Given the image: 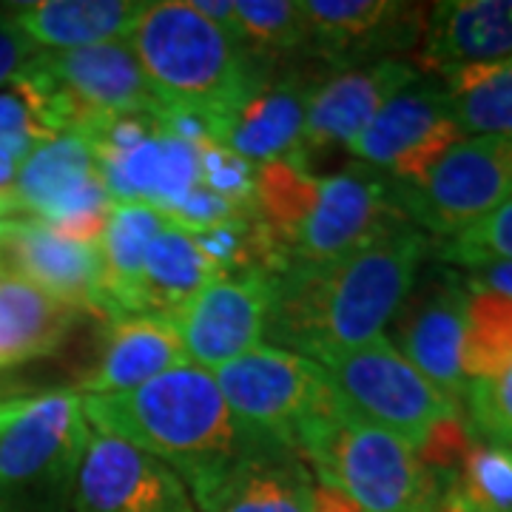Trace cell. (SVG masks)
<instances>
[{"label": "cell", "instance_id": "cell-1", "mask_svg": "<svg viewBox=\"0 0 512 512\" xmlns=\"http://www.w3.org/2000/svg\"><path fill=\"white\" fill-rule=\"evenodd\" d=\"M427 251L430 239L407 222L336 262L285 268L274 276L265 336L319 365L382 339Z\"/></svg>", "mask_w": 512, "mask_h": 512}, {"label": "cell", "instance_id": "cell-2", "mask_svg": "<svg viewBox=\"0 0 512 512\" xmlns=\"http://www.w3.org/2000/svg\"><path fill=\"white\" fill-rule=\"evenodd\" d=\"M94 433L123 439L183 478L194 507L262 441L251 439L208 370L183 365L126 393L83 396Z\"/></svg>", "mask_w": 512, "mask_h": 512}, {"label": "cell", "instance_id": "cell-3", "mask_svg": "<svg viewBox=\"0 0 512 512\" xmlns=\"http://www.w3.org/2000/svg\"><path fill=\"white\" fill-rule=\"evenodd\" d=\"M128 46L163 106L208 111L222 126L276 63L251 55L183 0L148 3Z\"/></svg>", "mask_w": 512, "mask_h": 512}, {"label": "cell", "instance_id": "cell-4", "mask_svg": "<svg viewBox=\"0 0 512 512\" xmlns=\"http://www.w3.org/2000/svg\"><path fill=\"white\" fill-rule=\"evenodd\" d=\"M319 484L348 495L359 512H441L453 478L427 470L416 447L333 407L296 441Z\"/></svg>", "mask_w": 512, "mask_h": 512}, {"label": "cell", "instance_id": "cell-5", "mask_svg": "<svg viewBox=\"0 0 512 512\" xmlns=\"http://www.w3.org/2000/svg\"><path fill=\"white\" fill-rule=\"evenodd\" d=\"M92 433L77 390L9 396L0 410V512H72Z\"/></svg>", "mask_w": 512, "mask_h": 512}, {"label": "cell", "instance_id": "cell-6", "mask_svg": "<svg viewBox=\"0 0 512 512\" xmlns=\"http://www.w3.org/2000/svg\"><path fill=\"white\" fill-rule=\"evenodd\" d=\"M211 376L251 439L288 450L313 419L339 407L325 367L276 345H256Z\"/></svg>", "mask_w": 512, "mask_h": 512}, {"label": "cell", "instance_id": "cell-7", "mask_svg": "<svg viewBox=\"0 0 512 512\" xmlns=\"http://www.w3.org/2000/svg\"><path fill=\"white\" fill-rule=\"evenodd\" d=\"M325 376L345 413L419 447L424 436L461 404L444 396L382 336L325 362Z\"/></svg>", "mask_w": 512, "mask_h": 512}, {"label": "cell", "instance_id": "cell-8", "mask_svg": "<svg viewBox=\"0 0 512 512\" xmlns=\"http://www.w3.org/2000/svg\"><path fill=\"white\" fill-rule=\"evenodd\" d=\"M404 220L456 237L512 197V137H464L416 183H393Z\"/></svg>", "mask_w": 512, "mask_h": 512}, {"label": "cell", "instance_id": "cell-9", "mask_svg": "<svg viewBox=\"0 0 512 512\" xmlns=\"http://www.w3.org/2000/svg\"><path fill=\"white\" fill-rule=\"evenodd\" d=\"M458 140L464 134L450 114L444 83L419 74L384 103L348 151L393 183H416Z\"/></svg>", "mask_w": 512, "mask_h": 512}, {"label": "cell", "instance_id": "cell-10", "mask_svg": "<svg viewBox=\"0 0 512 512\" xmlns=\"http://www.w3.org/2000/svg\"><path fill=\"white\" fill-rule=\"evenodd\" d=\"M399 225L407 220L393 197V180L365 163L350 165L319 180L311 214L293 239L291 265L336 262Z\"/></svg>", "mask_w": 512, "mask_h": 512}, {"label": "cell", "instance_id": "cell-11", "mask_svg": "<svg viewBox=\"0 0 512 512\" xmlns=\"http://www.w3.org/2000/svg\"><path fill=\"white\" fill-rule=\"evenodd\" d=\"M274 299V276L239 271L214 279L168 322L183 342L188 362L214 373L265 339Z\"/></svg>", "mask_w": 512, "mask_h": 512}, {"label": "cell", "instance_id": "cell-12", "mask_svg": "<svg viewBox=\"0 0 512 512\" xmlns=\"http://www.w3.org/2000/svg\"><path fill=\"white\" fill-rule=\"evenodd\" d=\"M305 52L339 72L410 49L427 26L413 3L387 0H302Z\"/></svg>", "mask_w": 512, "mask_h": 512}, {"label": "cell", "instance_id": "cell-13", "mask_svg": "<svg viewBox=\"0 0 512 512\" xmlns=\"http://www.w3.org/2000/svg\"><path fill=\"white\" fill-rule=\"evenodd\" d=\"M72 512H197L168 464L114 436L92 433L74 481Z\"/></svg>", "mask_w": 512, "mask_h": 512}, {"label": "cell", "instance_id": "cell-14", "mask_svg": "<svg viewBox=\"0 0 512 512\" xmlns=\"http://www.w3.org/2000/svg\"><path fill=\"white\" fill-rule=\"evenodd\" d=\"M0 268L23 276L80 313H94L111 322L103 296L100 245H83L60 237L43 222L15 217L0 222Z\"/></svg>", "mask_w": 512, "mask_h": 512}, {"label": "cell", "instance_id": "cell-15", "mask_svg": "<svg viewBox=\"0 0 512 512\" xmlns=\"http://www.w3.org/2000/svg\"><path fill=\"white\" fill-rule=\"evenodd\" d=\"M32 66L77 111V126L97 114H157L160 100L126 40L83 49L37 52ZM74 126V128H77Z\"/></svg>", "mask_w": 512, "mask_h": 512}, {"label": "cell", "instance_id": "cell-16", "mask_svg": "<svg viewBox=\"0 0 512 512\" xmlns=\"http://www.w3.org/2000/svg\"><path fill=\"white\" fill-rule=\"evenodd\" d=\"M467 285L444 274L407 296L396 313L393 348L433 382L444 396L461 404L467 393L464 333H467Z\"/></svg>", "mask_w": 512, "mask_h": 512}, {"label": "cell", "instance_id": "cell-17", "mask_svg": "<svg viewBox=\"0 0 512 512\" xmlns=\"http://www.w3.org/2000/svg\"><path fill=\"white\" fill-rule=\"evenodd\" d=\"M413 77H419L416 66L399 57L319 77L308 103L302 140L291 160L308 168L311 154L333 146H350L384 103L402 92Z\"/></svg>", "mask_w": 512, "mask_h": 512}, {"label": "cell", "instance_id": "cell-18", "mask_svg": "<svg viewBox=\"0 0 512 512\" xmlns=\"http://www.w3.org/2000/svg\"><path fill=\"white\" fill-rule=\"evenodd\" d=\"M316 83L319 77L311 72L274 63L259 77L248 97L228 114L220 146L231 148L254 165L291 160L305 131Z\"/></svg>", "mask_w": 512, "mask_h": 512}, {"label": "cell", "instance_id": "cell-19", "mask_svg": "<svg viewBox=\"0 0 512 512\" xmlns=\"http://www.w3.org/2000/svg\"><path fill=\"white\" fill-rule=\"evenodd\" d=\"M510 57L512 0H447L427 15L419 66L436 77Z\"/></svg>", "mask_w": 512, "mask_h": 512}, {"label": "cell", "instance_id": "cell-20", "mask_svg": "<svg viewBox=\"0 0 512 512\" xmlns=\"http://www.w3.org/2000/svg\"><path fill=\"white\" fill-rule=\"evenodd\" d=\"M191 365L174 325L165 316L131 313L111 322L100 362L80 382V396L126 393L163 376L174 367Z\"/></svg>", "mask_w": 512, "mask_h": 512}, {"label": "cell", "instance_id": "cell-21", "mask_svg": "<svg viewBox=\"0 0 512 512\" xmlns=\"http://www.w3.org/2000/svg\"><path fill=\"white\" fill-rule=\"evenodd\" d=\"M311 467L296 450L256 444L197 512H313Z\"/></svg>", "mask_w": 512, "mask_h": 512}, {"label": "cell", "instance_id": "cell-22", "mask_svg": "<svg viewBox=\"0 0 512 512\" xmlns=\"http://www.w3.org/2000/svg\"><path fill=\"white\" fill-rule=\"evenodd\" d=\"M140 0H40L20 3L12 18L40 52L126 40L146 12Z\"/></svg>", "mask_w": 512, "mask_h": 512}, {"label": "cell", "instance_id": "cell-23", "mask_svg": "<svg viewBox=\"0 0 512 512\" xmlns=\"http://www.w3.org/2000/svg\"><path fill=\"white\" fill-rule=\"evenodd\" d=\"M83 313L0 268V367L52 356Z\"/></svg>", "mask_w": 512, "mask_h": 512}, {"label": "cell", "instance_id": "cell-24", "mask_svg": "<svg viewBox=\"0 0 512 512\" xmlns=\"http://www.w3.org/2000/svg\"><path fill=\"white\" fill-rule=\"evenodd\" d=\"M77 126V111L32 60L0 86V157L23 165L37 146Z\"/></svg>", "mask_w": 512, "mask_h": 512}, {"label": "cell", "instance_id": "cell-25", "mask_svg": "<svg viewBox=\"0 0 512 512\" xmlns=\"http://www.w3.org/2000/svg\"><path fill=\"white\" fill-rule=\"evenodd\" d=\"M168 225L171 222L165 220V214L146 202H123L111 208L103 239L97 242L103 256V296L111 322L140 313V279L148 245Z\"/></svg>", "mask_w": 512, "mask_h": 512}, {"label": "cell", "instance_id": "cell-26", "mask_svg": "<svg viewBox=\"0 0 512 512\" xmlns=\"http://www.w3.org/2000/svg\"><path fill=\"white\" fill-rule=\"evenodd\" d=\"M220 276L214 262L200 251L194 234L168 225L148 245L140 279V313L171 319L185 302H191Z\"/></svg>", "mask_w": 512, "mask_h": 512}, {"label": "cell", "instance_id": "cell-27", "mask_svg": "<svg viewBox=\"0 0 512 512\" xmlns=\"http://www.w3.org/2000/svg\"><path fill=\"white\" fill-rule=\"evenodd\" d=\"M319 180L322 177H313L311 168H305L296 160L256 165L254 220L259 222L268 242L274 245L285 268L291 265L293 239L316 202Z\"/></svg>", "mask_w": 512, "mask_h": 512}, {"label": "cell", "instance_id": "cell-28", "mask_svg": "<svg viewBox=\"0 0 512 512\" xmlns=\"http://www.w3.org/2000/svg\"><path fill=\"white\" fill-rule=\"evenodd\" d=\"M464 137H512V57L441 74Z\"/></svg>", "mask_w": 512, "mask_h": 512}, {"label": "cell", "instance_id": "cell-29", "mask_svg": "<svg viewBox=\"0 0 512 512\" xmlns=\"http://www.w3.org/2000/svg\"><path fill=\"white\" fill-rule=\"evenodd\" d=\"M441 512H512V447L476 441L450 481Z\"/></svg>", "mask_w": 512, "mask_h": 512}, {"label": "cell", "instance_id": "cell-30", "mask_svg": "<svg viewBox=\"0 0 512 512\" xmlns=\"http://www.w3.org/2000/svg\"><path fill=\"white\" fill-rule=\"evenodd\" d=\"M464 376L493 379L512 367V299L467 288Z\"/></svg>", "mask_w": 512, "mask_h": 512}, {"label": "cell", "instance_id": "cell-31", "mask_svg": "<svg viewBox=\"0 0 512 512\" xmlns=\"http://www.w3.org/2000/svg\"><path fill=\"white\" fill-rule=\"evenodd\" d=\"M237 40L256 57L305 52V18L299 0H237Z\"/></svg>", "mask_w": 512, "mask_h": 512}, {"label": "cell", "instance_id": "cell-32", "mask_svg": "<svg viewBox=\"0 0 512 512\" xmlns=\"http://www.w3.org/2000/svg\"><path fill=\"white\" fill-rule=\"evenodd\" d=\"M436 251L444 262L473 268L481 262H512V197L456 237L441 239Z\"/></svg>", "mask_w": 512, "mask_h": 512}, {"label": "cell", "instance_id": "cell-33", "mask_svg": "<svg viewBox=\"0 0 512 512\" xmlns=\"http://www.w3.org/2000/svg\"><path fill=\"white\" fill-rule=\"evenodd\" d=\"M467 416L470 430L490 444L512 447V367L493 379L467 382Z\"/></svg>", "mask_w": 512, "mask_h": 512}, {"label": "cell", "instance_id": "cell-34", "mask_svg": "<svg viewBox=\"0 0 512 512\" xmlns=\"http://www.w3.org/2000/svg\"><path fill=\"white\" fill-rule=\"evenodd\" d=\"M200 183V148L160 128V183H157V194L151 200V208L165 214L171 205H177L191 188H197Z\"/></svg>", "mask_w": 512, "mask_h": 512}, {"label": "cell", "instance_id": "cell-35", "mask_svg": "<svg viewBox=\"0 0 512 512\" xmlns=\"http://www.w3.org/2000/svg\"><path fill=\"white\" fill-rule=\"evenodd\" d=\"M251 214H254V202L242 205V202L225 200L200 183L197 188H191L177 205H171L165 211V220L188 231V234H200V231L217 228V225L248 220Z\"/></svg>", "mask_w": 512, "mask_h": 512}, {"label": "cell", "instance_id": "cell-36", "mask_svg": "<svg viewBox=\"0 0 512 512\" xmlns=\"http://www.w3.org/2000/svg\"><path fill=\"white\" fill-rule=\"evenodd\" d=\"M200 168L202 185L211 188L214 194H220L225 200L242 202V205L254 202L256 165L234 154L231 148L220 146V143L200 146Z\"/></svg>", "mask_w": 512, "mask_h": 512}, {"label": "cell", "instance_id": "cell-37", "mask_svg": "<svg viewBox=\"0 0 512 512\" xmlns=\"http://www.w3.org/2000/svg\"><path fill=\"white\" fill-rule=\"evenodd\" d=\"M473 444L476 441H473L470 424L461 419V413H456V416H447L439 424H433V430L416 447V456L421 458V464L427 470L444 478H453Z\"/></svg>", "mask_w": 512, "mask_h": 512}, {"label": "cell", "instance_id": "cell-38", "mask_svg": "<svg viewBox=\"0 0 512 512\" xmlns=\"http://www.w3.org/2000/svg\"><path fill=\"white\" fill-rule=\"evenodd\" d=\"M37 52L40 49L20 32L12 12H0V86H6Z\"/></svg>", "mask_w": 512, "mask_h": 512}, {"label": "cell", "instance_id": "cell-39", "mask_svg": "<svg viewBox=\"0 0 512 512\" xmlns=\"http://www.w3.org/2000/svg\"><path fill=\"white\" fill-rule=\"evenodd\" d=\"M467 288L470 291H490L498 296H507L512 299V262H481L467 268Z\"/></svg>", "mask_w": 512, "mask_h": 512}, {"label": "cell", "instance_id": "cell-40", "mask_svg": "<svg viewBox=\"0 0 512 512\" xmlns=\"http://www.w3.org/2000/svg\"><path fill=\"white\" fill-rule=\"evenodd\" d=\"M15 217H23L15 194H12V191H0V222L15 220Z\"/></svg>", "mask_w": 512, "mask_h": 512}, {"label": "cell", "instance_id": "cell-41", "mask_svg": "<svg viewBox=\"0 0 512 512\" xmlns=\"http://www.w3.org/2000/svg\"><path fill=\"white\" fill-rule=\"evenodd\" d=\"M18 168L12 160H6V157H0V191H12V185L18 180Z\"/></svg>", "mask_w": 512, "mask_h": 512}, {"label": "cell", "instance_id": "cell-42", "mask_svg": "<svg viewBox=\"0 0 512 512\" xmlns=\"http://www.w3.org/2000/svg\"><path fill=\"white\" fill-rule=\"evenodd\" d=\"M6 399H9V396H0V410H3V404H6Z\"/></svg>", "mask_w": 512, "mask_h": 512}]
</instances>
